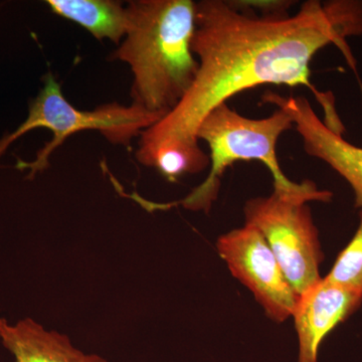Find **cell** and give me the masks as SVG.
Returning <instances> with one entry per match:
<instances>
[{"mask_svg":"<svg viewBox=\"0 0 362 362\" xmlns=\"http://www.w3.org/2000/svg\"><path fill=\"white\" fill-rule=\"evenodd\" d=\"M0 339L16 362H108L97 354L81 351L66 335L45 330L30 318L14 325L0 319Z\"/></svg>","mask_w":362,"mask_h":362,"instance_id":"obj_9","label":"cell"},{"mask_svg":"<svg viewBox=\"0 0 362 362\" xmlns=\"http://www.w3.org/2000/svg\"><path fill=\"white\" fill-rule=\"evenodd\" d=\"M362 304L358 293L325 278L298 297L293 312L298 337V362H317L325 337L344 322Z\"/></svg>","mask_w":362,"mask_h":362,"instance_id":"obj_8","label":"cell"},{"mask_svg":"<svg viewBox=\"0 0 362 362\" xmlns=\"http://www.w3.org/2000/svg\"><path fill=\"white\" fill-rule=\"evenodd\" d=\"M294 126L291 113L283 107L266 118L252 119L240 115L228 103L214 108L202 121L197 139L209 148V173L204 182L185 199L169 202L170 207L182 206L194 211L209 213L220 192L221 180L226 169L238 161H259L270 171L274 190L296 194L322 195L315 183L294 182L283 173L278 161L279 138Z\"/></svg>","mask_w":362,"mask_h":362,"instance_id":"obj_3","label":"cell"},{"mask_svg":"<svg viewBox=\"0 0 362 362\" xmlns=\"http://www.w3.org/2000/svg\"><path fill=\"white\" fill-rule=\"evenodd\" d=\"M263 101L291 113L305 152L341 176L354 190L356 206L362 209V147L347 141L342 132L326 125L306 98H285L269 92L264 95Z\"/></svg>","mask_w":362,"mask_h":362,"instance_id":"obj_7","label":"cell"},{"mask_svg":"<svg viewBox=\"0 0 362 362\" xmlns=\"http://www.w3.org/2000/svg\"><path fill=\"white\" fill-rule=\"evenodd\" d=\"M362 35V1L304 2L294 16H257L240 1L197 2L192 52L199 70L173 111L140 135V163L164 146L199 148L204 119L230 98L264 85L303 86L323 108L324 123L342 122L334 98L312 85L310 64L329 45L354 65L346 39Z\"/></svg>","mask_w":362,"mask_h":362,"instance_id":"obj_1","label":"cell"},{"mask_svg":"<svg viewBox=\"0 0 362 362\" xmlns=\"http://www.w3.org/2000/svg\"><path fill=\"white\" fill-rule=\"evenodd\" d=\"M216 250L233 277L252 292L271 320L282 323L292 317L298 295L257 228L245 225L230 230L218 238Z\"/></svg>","mask_w":362,"mask_h":362,"instance_id":"obj_6","label":"cell"},{"mask_svg":"<svg viewBox=\"0 0 362 362\" xmlns=\"http://www.w3.org/2000/svg\"><path fill=\"white\" fill-rule=\"evenodd\" d=\"M163 117L133 103L129 106L105 104L93 110L76 108L64 96L57 78L52 73H47L44 77V87L30 103L25 122L0 139V157L11 143L30 131L37 128L51 131V141L37 152L35 160L26 162L18 158L16 162V168L28 169L30 173L28 178H33L37 173L47 168L52 152L76 133L99 131L109 142L127 145L133 138L141 135Z\"/></svg>","mask_w":362,"mask_h":362,"instance_id":"obj_4","label":"cell"},{"mask_svg":"<svg viewBox=\"0 0 362 362\" xmlns=\"http://www.w3.org/2000/svg\"><path fill=\"white\" fill-rule=\"evenodd\" d=\"M330 201L321 195L274 190L245 204V225L262 233L298 297L322 279L323 252L308 202Z\"/></svg>","mask_w":362,"mask_h":362,"instance_id":"obj_5","label":"cell"},{"mask_svg":"<svg viewBox=\"0 0 362 362\" xmlns=\"http://www.w3.org/2000/svg\"><path fill=\"white\" fill-rule=\"evenodd\" d=\"M129 28L113 59L132 71V103L168 115L194 83L199 62L192 52L197 2L133 0Z\"/></svg>","mask_w":362,"mask_h":362,"instance_id":"obj_2","label":"cell"},{"mask_svg":"<svg viewBox=\"0 0 362 362\" xmlns=\"http://www.w3.org/2000/svg\"><path fill=\"white\" fill-rule=\"evenodd\" d=\"M52 13L82 26L99 40L121 44L129 28L127 7L114 0H47Z\"/></svg>","mask_w":362,"mask_h":362,"instance_id":"obj_10","label":"cell"},{"mask_svg":"<svg viewBox=\"0 0 362 362\" xmlns=\"http://www.w3.org/2000/svg\"><path fill=\"white\" fill-rule=\"evenodd\" d=\"M209 156L202 148L165 146L157 149L143 165L157 169L170 182L181 176L201 173L209 165Z\"/></svg>","mask_w":362,"mask_h":362,"instance_id":"obj_11","label":"cell"},{"mask_svg":"<svg viewBox=\"0 0 362 362\" xmlns=\"http://www.w3.org/2000/svg\"><path fill=\"white\" fill-rule=\"evenodd\" d=\"M324 278L362 296V209L354 238L339 252L334 265Z\"/></svg>","mask_w":362,"mask_h":362,"instance_id":"obj_12","label":"cell"}]
</instances>
